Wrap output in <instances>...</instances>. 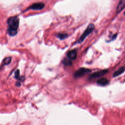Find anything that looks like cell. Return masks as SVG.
I'll list each match as a JSON object with an SVG mask.
<instances>
[{"label": "cell", "mask_w": 125, "mask_h": 125, "mask_svg": "<svg viewBox=\"0 0 125 125\" xmlns=\"http://www.w3.org/2000/svg\"><path fill=\"white\" fill-rule=\"evenodd\" d=\"M8 28V33L10 36H14L17 35L18 29L19 25V19L18 16H11L7 21Z\"/></svg>", "instance_id": "cell-1"}, {"label": "cell", "mask_w": 125, "mask_h": 125, "mask_svg": "<svg viewBox=\"0 0 125 125\" xmlns=\"http://www.w3.org/2000/svg\"><path fill=\"white\" fill-rule=\"evenodd\" d=\"M94 28H95L94 25L93 23L89 24L87 26L86 29L84 31V32L82 34L81 36L78 39V43H79V44L82 43L85 40V39L86 38V37H87L88 36V35H89L92 32L93 30L94 29Z\"/></svg>", "instance_id": "cell-2"}, {"label": "cell", "mask_w": 125, "mask_h": 125, "mask_svg": "<svg viewBox=\"0 0 125 125\" xmlns=\"http://www.w3.org/2000/svg\"><path fill=\"white\" fill-rule=\"evenodd\" d=\"M91 72V70L86 68H80L77 70L74 74V76L76 78H80L84 76L86 74Z\"/></svg>", "instance_id": "cell-3"}, {"label": "cell", "mask_w": 125, "mask_h": 125, "mask_svg": "<svg viewBox=\"0 0 125 125\" xmlns=\"http://www.w3.org/2000/svg\"><path fill=\"white\" fill-rule=\"evenodd\" d=\"M45 7V5L43 3L39 2L33 4L28 9L33 10H40L43 9Z\"/></svg>", "instance_id": "cell-4"}, {"label": "cell", "mask_w": 125, "mask_h": 125, "mask_svg": "<svg viewBox=\"0 0 125 125\" xmlns=\"http://www.w3.org/2000/svg\"><path fill=\"white\" fill-rule=\"evenodd\" d=\"M107 72H108L107 70H100L99 71H97L95 73H93L92 74L90 75L89 77V79H92L98 78L102 76H103L104 75L106 74Z\"/></svg>", "instance_id": "cell-5"}, {"label": "cell", "mask_w": 125, "mask_h": 125, "mask_svg": "<svg viewBox=\"0 0 125 125\" xmlns=\"http://www.w3.org/2000/svg\"><path fill=\"white\" fill-rule=\"evenodd\" d=\"M67 56L70 60H75L77 57V51L74 49L70 50L68 52Z\"/></svg>", "instance_id": "cell-6"}, {"label": "cell", "mask_w": 125, "mask_h": 125, "mask_svg": "<svg viewBox=\"0 0 125 125\" xmlns=\"http://www.w3.org/2000/svg\"><path fill=\"white\" fill-rule=\"evenodd\" d=\"M125 7V0H122L120 1L117 7L116 8V12L120 13L121 11H122Z\"/></svg>", "instance_id": "cell-7"}, {"label": "cell", "mask_w": 125, "mask_h": 125, "mask_svg": "<svg viewBox=\"0 0 125 125\" xmlns=\"http://www.w3.org/2000/svg\"><path fill=\"white\" fill-rule=\"evenodd\" d=\"M97 83L101 86H105L109 84V81L106 78H101L97 81Z\"/></svg>", "instance_id": "cell-8"}, {"label": "cell", "mask_w": 125, "mask_h": 125, "mask_svg": "<svg viewBox=\"0 0 125 125\" xmlns=\"http://www.w3.org/2000/svg\"><path fill=\"white\" fill-rule=\"evenodd\" d=\"M14 77L16 79L18 80L19 81H20L21 82H23L25 80V78L24 76H20V71L19 70H16V71H15Z\"/></svg>", "instance_id": "cell-9"}, {"label": "cell", "mask_w": 125, "mask_h": 125, "mask_svg": "<svg viewBox=\"0 0 125 125\" xmlns=\"http://www.w3.org/2000/svg\"><path fill=\"white\" fill-rule=\"evenodd\" d=\"M125 70V68L124 67H121L119 69H118L117 70H116V71H115L113 74V76L114 77H117L118 76H119L120 75H121V74H122Z\"/></svg>", "instance_id": "cell-10"}, {"label": "cell", "mask_w": 125, "mask_h": 125, "mask_svg": "<svg viewBox=\"0 0 125 125\" xmlns=\"http://www.w3.org/2000/svg\"><path fill=\"white\" fill-rule=\"evenodd\" d=\"M57 37L60 39V40H64L67 38L68 37V35L66 33H59L57 34Z\"/></svg>", "instance_id": "cell-11"}, {"label": "cell", "mask_w": 125, "mask_h": 125, "mask_svg": "<svg viewBox=\"0 0 125 125\" xmlns=\"http://www.w3.org/2000/svg\"><path fill=\"white\" fill-rule=\"evenodd\" d=\"M11 61V57H6L3 61V64L5 65H8L10 63Z\"/></svg>", "instance_id": "cell-12"}, {"label": "cell", "mask_w": 125, "mask_h": 125, "mask_svg": "<svg viewBox=\"0 0 125 125\" xmlns=\"http://www.w3.org/2000/svg\"><path fill=\"white\" fill-rule=\"evenodd\" d=\"M62 63L66 66H70L71 65V62L69 59H64V60L62 61Z\"/></svg>", "instance_id": "cell-13"}, {"label": "cell", "mask_w": 125, "mask_h": 125, "mask_svg": "<svg viewBox=\"0 0 125 125\" xmlns=\"http://www.w3.org/2000/svg\"><path fill=\"white\" fill-rule=\"evenodd\" d=\"M16 86H21V83L20 82H17V83L16 84Z\"/></svg>", "instance_id": "cell-14"}, {"label": "cell", "mask_w": 125, "mask_h": 125, "mask_svg": "<svg viewBox=\"0 0 125 125\" xmlns=\"http://www.w3.org/2000/svg\"><path fill=\"white\" fill-rule=\"evenodd\" d=\"M124 15H125V12H124Z\"/></svg>", "instance_id": "cell-15"}]
</instances>
